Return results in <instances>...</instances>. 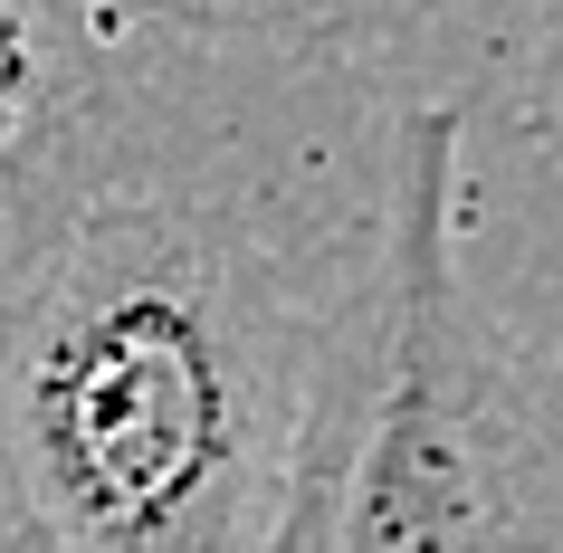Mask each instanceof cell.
Instances as JSON below:
<instances>
[{
  "instance_id": "7a4b0ae2",
  "label": "cell",
  "mask_w": 563,
  "mask_h": 553,
  "mask_svg": "<svg viewBox=\"0 0 563 553\" xmlns=\"http://www.w3.org/2000/svg\"><path fill=\"white\" fill-rule=\"evenodd\" d=\"M468 106L391 124L383 258L306 373L297 449L249 553H563L554 363L459 267Z\"/></svg>"
},
{
  "instance_id": "6da1fadb",
  "label": "cell",
  "mask_w": 563,
  "mask_h": 553,
  "mask_svg": "<svg viewBox=\"0 0 563 553\" xmlns=\"http://www.w3.org/2000/svg\"><path fill=\"white\" fill-rule=\"evenodd\" d=\"M325 306L210 191H106L0 277V553H249Z\"/></svg>"
},
{
  "instance_id": "3957f363",
  "label": "cell",
  "mask_w": 563,
  "mask_h": 553,
  "mask_svg": "<svg viewBox=\"0 0 563 553\" xmlns=\"http://www.w3.org/2000/svg\"><path fill=\"white\" fill-rule=\"evenodd\" d=\"M115 10L0 0V277L48 248L115 181Z\"/></svg>"
},
{
  "instance_id": "277c9868",
  "label": "cell",
  "mask_w": 563,
  "mask_h": 553,
  "mask_svg": "<svg viewBox=\"0 0 563 553\" xmlns=\"http://www.w3.org/2000/svg\"><path fill=\"white\" fill-rule=\"evenodd\" d=\"M115 20H163L201 38H258V48H306V58H373L430 30L459 0H106Z\"/></svg>"
}]
</instances>
